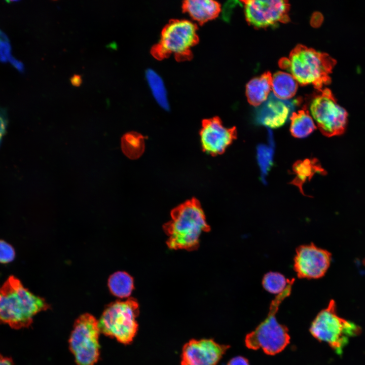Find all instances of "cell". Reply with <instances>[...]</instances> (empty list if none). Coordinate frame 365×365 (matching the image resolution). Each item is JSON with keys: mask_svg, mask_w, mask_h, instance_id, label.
Segmentation results:
<instances>
[{"mask_svg": "<svg viewBox=\"0 0 365 365\" xmlns=\"http://www.w3.org/2000/svg\"><path fill=\"white\" fill-rule=\"evenodd\" d=\"M49 308L44 299L30 291L14 276L0 287V324L14 329L27 328L36 314Z\"/></svg>", "mask_w": 365, "mask_h": 365, "instance_id": "1", "label": "cell"}, {"mask_svg": "<svg viewBox=\"0 0 365 365\" xmlns=\"http://www.w3.org/2000/svg\"><path fill=\"white\" fill-rule=\"evenodd\" d=\"M170 215L171 220L163 226L168 236V247L174 250H196L202 233L210 230L199 201L196 198L188 200L172 209Z\"/></svg>", "mask_w": 365, "mask_h": 365, "instance_id": "2", "label": "cell"}, {"mask_svg": "<svg viewBox=\"0 0 365 365\" xmlns=\"http://www.w3.org/2000/svg\"><path fill=\"white\" fill-rule=\"evenodd\" d=\"M336 60L329 54L299 44L290 52L288 58L279 61L280 67L287 70L301 85L312 84L321 91L331 82L330 75Z\"/></svg>", "mask_w": 365, "mask_h": 365, "instance_id": "3", "label": "cell"}, {"mask_svg": "<svg viewBox=\"0 0 365 365\" xmlns=\"http://www.w3.org/2000/svg\"><path fill=\"white\" fill-rule=\"evenodd\" d=\"M294 282V278L289 279L285 289L271 301L266 318L247 334L245 344L248 349H261L267 354L273 355L281 352L289 343L288 330L277 321L276 314L280 304L290 295Z\"/></svg>", "mask_w": 365, "mask_h": 365, "instance_id": "4", "label": "cell"}, {"mask_svg": "<svg viewBox=\"0 0 365 365\" xmlns=\"http://www.w3.org/2000/svg\"><path fill=\"white\" fill-rule=\"evenodd\" d=\"M309 331L316 339L327 343L338 354L341 355L349 339L358 335L361 329L352 321L340 317L336 303L331 300L327 306L313 319Z\"/></svg>", "mask_w": 365, "mask_h": 365, "instance_id": "5", "label": "cell"}, {"mask_svg": "<svg viewBox=\"0 0 365 365\" xmlns=\"http://www.w3.org/2000/svg\"><path fill=\"white\" fill-rule=\"evenodd\" d=\"M139 312L138 303L133 298L110 304L98 321L100 333L124 344H130L138 331L136 318Z\"/></svg>", "mask_w": 365, "mask_h": 365, "instance_id": "6", "label": "cell"}, {"mask_svg": "<svg viewBox=\"0 0 365 365\" xmlns=\"http://www.w3.org/2000/svg\"><path fill=\"white\" fill-rule=\"evenodd\" d=\"M198 41L196 23L188 19L170 21L163 29L153 54L158 58L173 56L183 58L188 56Z\"/></svg>", "mask_w": 365, "mask_h": 365, "instance_id": "7", "label": "cell"}, {"mask_svg": "<svg viewBox=\"0 0 365 365\" xmlns=\"http://www.w3.org/2000/svg\"><path fill=\"white\" fill-rule=\"evenodd\" d=\"M98 321L85 313L75 321L69 339L70 350L76 365H94L99 357Z\"/></svg>", "mask_w": 365, "mask_h": 365, "instance_id": "8", "label": "cell"}, {"mask_svg": "<svg viewBox=\"0 0 365 365\" xmlns=\"http://www.w3.org/2000/svg\"><path fill=\"white\" fill-rule=\"evenodd\" d=\"M319 92L310 105L311 115L318 129L327 137L342 134L346 127L347 112L338 104L329 89L324 88Z\"/></svg>", "mask_w": 365, "mask_h": 365, "instance_id": "9", "label": "cell"}, {"mask_svg": "<svg viewBox=\"0 0 365 365\" xmlns=\"http://www.w3.org/2000/svg\"><path fill=\"white\" fill-rule=\"evenodd\" d=\"M244 4L245 18L248 23L256 28H266L278 23L290 21V5L287 1L247 0Z\"/></svg>", "mask_w": 365, "mask_h": 365, "instance_id": "10", "label": "cell"}, {"mask_svg": "<svg viewBox=\"0 0 365 365\" xmlns=\"http://www.w3.org/2000/svg\"><path fill=\"white\" fill-rule=\"evenodd\" d=\"M332 259L331 252L313 243L302 245L296 250L294 270L299 278H321L327 272Z\"/></svg>", "mask_w": 365, "mask_h": 365, "instance_id": "11", "label": "cell"}, {"mask_svg": "<svg viewBox=\"0 0 365 365\" xmlns=\"http://www.w3.org/2000/svg\"><path fill=\"white\" fill-rule=\"evenodd\" d=\"M200 137L203 151L215 156L224 153L237 138V130L225 127L220 118L214 117L202 121Z\"/></svg>", "mask_w": 365, "mask_h": 365, "instance_id": "12", "label": "cell"}, {"mask_svg": "<svg viewBox=\"0 0 365 365\" xmlns=\"http://www.w3.org/2000/svg\"><path fill=\"white\" fill-rule=\"evenodd\" d=\"M229 348L211 339L191 340L183 346L180 365H216Z\"/></svg>", "mask_w": 365, "mask_h": 365, "instance_id": "13", "label": "cell"}, {"mask_svg": "<svg viewBox=\"0 0 365 365\" xmlns=\"http://www.w3.org/2000/svg\"><path fill=\"white\" fill-rule=\"evenodd\" d=\"M290 111L288 102L277 98L273 94L259 108L257 118L260 123L272 128L284 124Z\"/></svg>", "mask_w": 365, "mask_h": 365, "instance_id": "14", "label": "cell"}, {"mask_svg": "<svg viewBox=\"0 0 365 365\" xmlns=\"http://www.w3.org/2000/svg\"><path fill=\"white\" fill-rule=\"evenodd\" d=\"M183 9L193 22L203 23L218 16L221 7L214 1L189 0L184 2Z\"/></svg>", "mask_w": 365, "mask_h": 365, "instance_id": "15", "label": "cell"}, {"mask_svg": "<svg viewBox=\"0 0 365 365\" xmlns=\"http://www.w3.org/2000/svg\"><path fill=\"white\" fill-rule=\"evenodd\" d=\"M271 74L266 71L260 77L251 79L246 86L248 102L253 106H259L264 102L272 90Z\"/></svg>", "mask_w": 365, "mask_h": 365, "instance_id": "16", "label": "cell"}, {"mask_svg": "<svg viewBox=\"0 0 365 365\" xmlns=\"http://www.w3.org/2000/svg\"><path fill=\"white\" fill-rule=\"evenodd\" d=\"M293 170L296 177L291 184L298 187L303 195L302 187L306 181H309L316 173L322 175L326 173L316 158L297 161L293 166Z\"/></svg>", "mask_w": 365, "mask_h": 365, "instance_id": "17", "label": "cell"}, {"mask_svg": "<svg viewBox=\"0 0 365 365\" xmlns=\"http://www.w3.org/2000/svg\"><path fill=\"white\" fill-rule=\"evenodd\" d=\"M298 89V82L289 74L278 71L272 79V90L277 98L285 100L293 97Z\"/></svg>", "mask_w": 365, "mask_h": 365, "instance_id": "18", "label": "cell"}, {"mask_svg": "<svg viewBox=\"0 0 365 365\" xmlns=\"http://www.w3.org/2000/svg\"><path fill=\"white\" fill-rule=\"evenodd\" d=\"M290 119V131L295 137H306L316 129V125L305 105L298 112L293 113Z\"/></svg>", "mask_w": 365, "mask_h": 365, "instance_id": "19", "label": "cell"}, {"mask_svg": "<svg viewBox=\"0 0 365 365\" xmlns=\"http://www.w3.org/2000/svg\"><path fill=\"white\" fill-rule=\"evenodd\" d=\"M145 79L156 101L162 108L168 110L169 106L168 93L162 78L155 70L149 69L145 72Z\"/></svg>", "mask_w": 365, "mask_h": 365, "instance_id": "20", "label": "cell"}, {"mask_svg": "<svg viewBox=\"0 0 365 365\" xmlns=\"http://www.w3.org/2000/svg\"><path fill=\"white\" fill-rule=\"evenodd\" d=\"M108 286L113 295L120 298H125L131 294L134 289V281L127 273L118 271L110 276Z\"/></svg>", "mask_w": 365, "mask_h": 365, "instance_id": "21", "label": "cell"}, {"mask_svg": "<svg viewBox=\"0 0 365 365\" xmlns=\"http://www.w3.org/2000/svg\"><path fill=\"white\" fill-rule=\"evenodd\" d=\"M121 146L127 157L132 160L138 159L144 151V137L136 132H128L121 137Z\"/></svg>", "mask_w": 365, "mask_h": 365, "instance_id": "22", "label": "cell"}, {"mask_svg": "<svg viewBox=\"0 0 365 365\" xmlns=\"http://www.w3.org/2000/svg\"><path fill=\"white\" fill-rule=\"evenodd\" d=\"M289 279L277 272H269L264 275L262 284L264 288L268 292L278 295L286 287Z\"/></svg>", "mask_w": 365, "mask_h": 365, "instance_id": "23", "label": "cell"}, {"mask_svg": "<svg viewBox=\"0 0 365 365\" xmlns=\"http://www.w3.org/2000/svg\"><path fill=\"white\" fill-rule=\"evenodd\" d=\"M15 251L10 244L3 240H0V263L7 264L15 258Z\"/></svg>", "mask_w": 365, "mask_h": 365, "instance_id": "24", "label": "cell"}, {"mask_svg": "<svg viewBox=\"0 0 365 365\" xmlns=\"http://www.w3.org/2000/svg\"><path fill=\"white\" fill-rule=\"evenodd\" d=\"M12 57L10 42H0V61L3 63L9 62Z\"/></svg>", "mask_w": 365, "mask_h": 365, "instance_id": "25", "label": "cell"}, {"mask_svg": "<svg viewBox=\"0 0 365 365\" xmlns=\"http://www.w3.org/2000/svg\"><path fill=\"white\" fill-rule=\"evenodd\" d=\"M8 121L6 111L0 107V143H1L3 136L6 132Z\"/></svg>", "mask_w": 365, "mask_h": 365, "instance_id": "26", "label": "cell"}, {"mask_svg": "<svg viewBox=\"0 0 365 365\" xmlns=\"http://www.w3.org/2000/svg\"><path fill=\"white\" fill-rule=\"evenodd\" d=\"M227 365H249V363L246 358L238 356L232 358Z\"/></svg>", "mask_w": 365, "mask_h": 365, "instance_id": "27", "label": "cell"}, {"mask_svg": "<svg viewBox=\"0 0 365 365\" xmlns=\"http://www.w3.org/2000/svg\"><path fill=\"white\" fill-rule=\"evenodd\" d=\"M9 62L19 72H23L24 66L23 64L14 57H12L9 60Z\"/></svg>", "mask_w": 365, "mask_h": 365, "instance_id": "28", "label": "cell"}, {"mask_svg": "<svg viewBox=\"0 0 365 365\" xmlns=\"http://www.w3.org/2000/svg\"><path fill=\"white\" fill-rule=\"evenodd\" d=\"M70 81L71 84L76 87L80 86L82 82L81 76L78 75H74L70 78Z\"/></svg>", "mask_w": 365, "mask_h": 365, "instance_id": "29", "label": "cell"}, {"mask_svg": "<svg viewBox=\"0 0 365 365\" xmlns=\"http://www.w3.org/2000/svg\"><path fill=\"white\" fill-rule=\"evenodd\" d=\"M0 365H14L11 358L4 356L0 354Z\"/></svg>", "mask_w": 365, "mask_h": 365, "instance_id": "30", "label": "cell"}, {"mask_svg": "<svg viewBox=\"0 0 365 365\" xmlns=\"http://www.w3.org/2000/svg\"><path fill=\"white\" fill-rule=\"evenodd\" d=\"M0 42H9L7 35L0 29Z\"/></svg>", "mask_w": 365, "mask_h": 365, "instance_id": "31", "label": "cell"}]
</instances>
